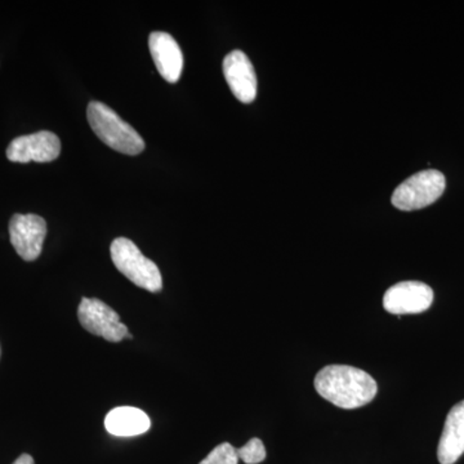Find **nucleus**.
<instances>
[{"instance_id": "nucleus-1", "label": "nucleus", "mask_w": 464, "mask_h": 464, "mask_svg": "<svg viewBox=\"0 0 464 464\" xmlns=\"http://www.w3.org/2000/svg\"><path fill=\"white\" fill-rule=\"evenodd\" d=\"M314 384L323 399L341 409L368 405L378 392L374 378L355 366H325L316 374Z\"/></svg>"}, {"instance_id": "nucleus-2", "label": "nucleus", "mask_w": 464, "mask_h": 464, "mask_svg": "<svg viewBox=\"0 0 464 464\" xmlns=\"http://www.w3.org/2000/svg\"><path fill=\"white\" fill-rule=\"evenodd\" d=\"M88 123L101 141L125 155H139L145 141L136 130L105 103L93 101L87 109Z\"/></svg>"}, {"instance_id": "nucleus-3", "label": "nucleus", "mask_w": 464, "mask_h": 464, "mask_svg": "<svg viewBox=\"0 0 464 464\" xmlns=\"http://www.w3.org/2000/svg\"><path fill=\"white\" fill-rule=\"evenodd\" d=\"M110 253L115 267L134 285L151 293L163 289V279L157 264L146 258L132 240L118 237L112 241Z\"/></svg>"}, {"instance_id": "nucleus-4", "label": "nucleus", "mask_w": 464, "mask_h": 464, "mask_svg": "<svg viewBox=\"0 0 464 464\" xmlns=\"http://www.w3.org/2000/svg\"><path fill=\"white\" fill-rule=\"evenodd\" d=\"M447 188L444 174L436 169L422 170L409 177L393 191V207L404 212L422 209L441 198Z\"/></svg>"}, {"instance_id": "nucleus-5", "label": "nucleus", "mask_w": 464, "mask_h": 464, "mask_svg": "<svg viewBox=\"0 0 464 464\" xmlns=\"http://www.w3.org/2000/svg\"><path fill=\"white\" fill-rule=\"evenodd\" d=\"M78 319L82 326L109 342H121L127 338V326L108 304L97 298H83L78 308Z\"/></svg>"}, {"instance_id": "nucleus-6", "label": "nucleus", "mask_w": 464, "mask_h": 464, "mask_svg": "<svg viewBox=\"0 0 464 464\" xmlns=\"http://www.w3.org/2000/svg\"><path fill=\"white\" fill-rule=\"evenodd\" d=\"M45 235L47 222L41 216L14 215L9 221L12 246L24 261H35L41 256Z\"/></svg>"}, {"instance_id": "nucleus-7", "label": "nucleus", "mask_w": 464, "mask_h": 464, "mask_svg": "<svg viewBox=\"0 0 464 464\" xmlns=\"http://www.w3.org/2000/svg\"><path fill=\"white\" fill-rule=\"evenodd\" d=\"M60 154V139L50 130L17 137L7 148V158L14 163H51Z\"/></svg>"}, {"instance_id": "nucleus-8", "label": "nucleus", "mask_w": 464, "mask_h": 464, "mask_svg": "<svg viewBox=\"0 0 464 464\" xmlns=\"http://www.w3.org/2000/svg\"><path fill=\"white\" fill-rule=\"evenodd\" d=\"M432 302L431 286L420 282H401L384 293L383 307L392 315H411L429 310Z\"/></svg>"}, {"instance_id": "nucleus-9", "label": "nucleus", "mask_w": 464, "mask_h": 464, "mask_svg": "<svg viewBox=\"0 0 464 464\" xmlns=\"http://www.w3.org/2000/svg\"><path fill=\"white\" fill-rule=\"evenodd\" d=\"M226 82L240 102L250 103L257 97V75L248 56L241 51H232L224 60Z\"/></svg>"}, {"instance_id": "nucleus-10", "label": "nucleus", "mask_w": 464, "mask_h": 464, "mask_svg": "<svg viewBox=\"0 0 464 464\" xmlns=\"http://www.w3.org/2000/svg\"><path fill=\"white\" fill-rule=\"evenodd\" d=\"M149 48L159 74L168 83H177L183 70V54L179 43L167 33L155 32L150 35Z\"/></svg>"}, {"instance_id": "nucleus-11", "label": "nucleus", "mask_w": 464, "mask_h": 464, "mask_svg": "<svg viewBox=\"0 0 464 464\" xmlns=\"http://www.w3.org/2000/svg\"><path fill=\"white\" fill-rule=\"evenodd\" d=\"M464 454V400L449 411L438 448L439 462L454 464Z\"/></svg>"}, {"instance_id": "nucleus-12", "label": "nucleus", "mask_w": 464, "mask_h": 464, "mask_svg": "<svg viewBox=\"0 0 464 464\" xmlns=\"http://www.w3.org/2000/svg\"><path fill=\"white\" fill-rule=\"evenodd\" d=\"M151 426L149 415L141 409L119 406L106 415L105 427L111 435L130 438L148 432Z\"/></svg>"}, {"instance_id": "nucleus-13", "label": "nucleus", "mask_w": 464, "mask_h": 464, "mask_svg": "<svg viewBox=\"0 0 464 464\" xmlns=\"http://www.w3.org/2000/svg\"><path fill=\"white\" fill-rule=\"evenodd\" d=\"M237 457L246 464H258L266 459V448L259 439H252L243 448L237 449Z\"/></svg>"}, {"instance_id": "nucleus-14", "label": "nucleus", "mask_w": 464, "mask_h": 464, "mask_svg": "<svg viewBox=\"0 0 464 464\" xmlns=\"http://www.w3.org/2000/svg\"><path fill=\"white\" fill-rule=\"evenodd\" d=\"M239 457H237V449L232 447L228 442L218 445L210 451L209 456L206 459L201 460L199 464H237Z\"/></svg>"}, {"instance_id": "nucleus-15", "label": "nucleus", "mask_w": 464, "mask_h": 464, "mask_svg": "<svg viewBox=\"0 0 464 464\" xmlns=\"http://www.w3.org/2000/svg\"><path fill=\"white\" fill-rule=\"evenodd\" d=\"M14 464H35L34 463V459L32 456H29V454H23L20 458H17L16 460H14Z\"/></svg>"}]
</instances>
